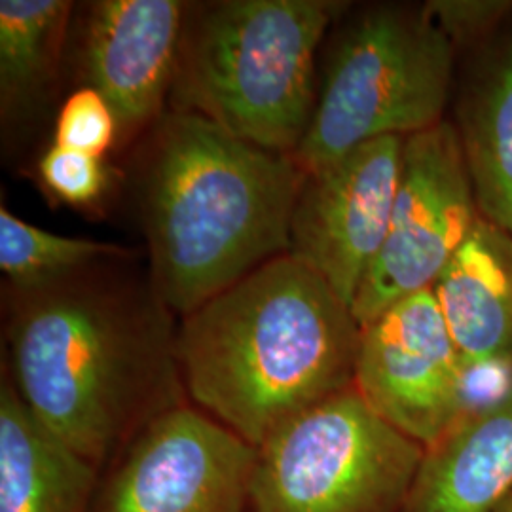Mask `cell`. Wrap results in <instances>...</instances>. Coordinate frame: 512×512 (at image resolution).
Listing matches in <instances>:
<instances>
[{
  "label": "cell",
  "mask_w": 512,
  "mask_h": 512,
  "mask_svg": "<svg viewBox=\"0 0 512 512\" xmlns=\"http://www.w3.org/2000/svg\"><path fill=\"white\" fill-rule=\"evenodd\" d=\"M97 266L19 294L4 372L38 420L103 473L147 425L190 401L177 315L150 281L110 279Z\"/></svg>",
  "instance_id": "cell-1"
},
{
  "label": "cell",
  "mask_w": 512,
  "mask_h": 512,
  "mask_svg": "<svg viewBox=\"0 0 512 512\" xmlns=\"http://www.w3.org/2000/svg\"><path fill=\"white\" fill-rule=\"evenodd\" d=\"M359 342L348 304L287 253L183 317L177 353L190 404L260 448L353 387Z\"/></svg>",
  "instance_id": "cell-2"
},
{
  "label": "cell",
  "mask_w": 512,
  "mask_h": 512,
  "mask_svg": "<svg viewBox=\"0 0 512 512\" xmlns=\"http://www.w3.org/2000/svg\"><path fill=\"white\" fill-rule=\"evenodd\" d=\"M306 173L190 112L165 116L148 148L141 211L150 283L177 317L291 247Z\"/></svg>",
  "instance_id": "cell-3"
},
{
  "label": "cell",
  "mask_w": 512,
  "mask_h": 512,
  "mask_svg": "<svg viewBox=\"0 0 512 512\" xmlns=\"http://www.w3.org/2000/svg\"><path fill=\"white\" fill-rule=\"evenodd\" d=\"M338 10L329 0H222L198 8L184 27L173 109L293 156L317 103L315 55Z\"/></svg>",
  "instance_id": "cell-4"
},
{
  "label": "cell",
  "mask_w": 512,
  "mask_h": 512,
  "mask_svg": "<svg viewBox=\"0 0 512 512\" xmlns=\"http://www.w3.org/2000/svg\"><path fill=\"white\" fill-rule=\"evenodd\" d=\"M452 69L454 42L425 8L368 12L330 59L294 162L311 173L368 141L439 126Z\"/></svg>",
  "instance_id": "cell-5"
},
{
  "label": "cell",
  "mask_w": 512,
  "mask_h": 512,
  "mask_svg": "<svg viewBox=\"0 0 512 512\" xmlns=\"http://www.w3.org/2000/svg\"><path fill=\"white\" fill-rule=\"evenodd\" d=\"M256 452L251 512H403L425 448L349 387Z\"/></svg>",
  "instance_id": "cell-6"
},
{
  "label": "cell",
  "mask_w": 512,
  "mask_h": 512,
  "mask_svg": "<svg viewBox=\"0 0 512 512\" xmlns=\"http://www.w3.org/2000/svg\"><path fill=\"white\" fill-rule=\"evenodd\" d=\"M478 217L458 129L444 120L406 137L389 230L351 306L359 325L431 289Z\"/></svg>",
  "instance_id": "cell-7"
},
{
  "label": "cell",
  "mask_w": 512,
  "mask_h": 512,
  "mask_svg": "<svg viewBox=\"0 0 512 512\" xmlns=\"http://www.w3.org/2000/svg\"><path fill=\"white\" fill-rule=\"evenodd\" d=\"M256 454L183 404L147 425L101 473L90 512H251Z\"/></svg>",
  "instance_id": "cell-8"
},
{
  "label": "cell",
  "mask_w": 512,
  "mask_h": 512,
  "mask_svg": "<svg viewBox=\"0 0 512 512\" xmlns=\"http://www.w3.org/2000/svg\"><path fill=\"white\" fill-rule=\"evenodd\" d=\"M403 148L397 135L353 148L306 173L294 205L289 255L321 275L349 308L384 245Z\"/></svg>",
  "instance_id": "cell-9"
},
{
  "label": "cell",
  "mask_w": 512,
  "mask_h": 512,
  "mask_svg": "<svg viewBox=\"0 0 512 512\" xmlns=\"http://www.w3.org/2000/svg\"><path fill=\"white\" fill-rule=\"evenodd\" d=\"M459 378L458 349L433 287L361 327L353 387L378 416L423 448L458 421Z\"/></svg>",
  "instance_id": "cell-10"
},
{
  "label": "cell",
  "mask_w": 512,
  "mask_h": 512,
  "mask_svg": "<svg viewBox=\"0 0 512 512\" xmlns=\"http://www.w3.org/2000/svg\"><path fill=\"white\" fill-rule=\"evenodd\" d=\"M179 0L93 2L82 40L88 86L101 93L129 137L162 112L171 95L188 19Z\"/></svg>",
  "instance_id": "cell-11"
},
{
  "label": "cell",
  "mask_w": 512,
  "mask_h": 512,
  "mask_svg": "<svg viewBox=\"0 0 512 512\" xmlns=\"http://www.w3.org/2000/svg\"><path fill=\"white\" fill-rule=\"evenodd\" d=\"M461 366L512 359V236L478 217L433 285Z\"/></svg>",
  "instance_id": "cell-12"
},
{
  "label": "cell",
  "mask_w": 512,
  "mask_h": 512,
  "mask_svg": "<svg viewBox=\"0 0 512 512\" xmlns=\"http://www.w3.org/2000/svg\"><path fill=\"white\" fill-rule=\"evenodd\" d=\"M512 490V393L425 448L403 512H494Z\"/></svg>",
  "instance_id": "cell-13"
},
{
  "label": "cell",
  "mask_w": 512,
  "mask_h": 512,
  "mask_svg": "<svg viewBox=\"0 0 512 512\" xmlns=\"http://www.w3.org/2000/svg\"><path fill=\"white\" fill-rule=\"evenodd\" d=\"M101 473L0 384V512H90Z\"/></svg>",
  "instance_id": "cell-14"
},
{
  "label": "cell",
  "mask_w": 512,
  "mask_h": 512,
  "mask_svg": "<svg viewBox=\"0 0 512 512\" xmlns=\"http://www.w3.org/2000/svg\"><path fill=\"white\" fill-rule=\"evenodd\" d=\"M459 137L480 217L512 236V44L469 101Z\"/></svg>",
  "instance_id": "cell-15"
},
{
  "label": "cell",
  "mask_w": 512,
  "mask_h": 512,
  "mask_svg": "<svg viewBox=\"0 0 512 512\" xmlns=\"http://www.w3.org/2000/svg\"><path fill=\"white\" fill-rule=\"evenodd\" d=\"M73 4L65 0L0 2L2 110L33 105L54 80Z\"/></svg>",
  "instance_id": "cell-16"
},
{
  "label": "cell",
  "mask_w": 512,
  "mask_h": 512,
  "mask_svg": "<svg viewBox=\"0 0 512 512\" xmlns=\"http://www.w3.org/2000/svg\"><path fill=\"white\" fill-rule=\"evenodd\" d=\"M128 256V249L116 243L52 234L19 219L6 205L0 207V270L19 294Z\"/></svg>",
  "instance_id": "cell-17"
},
{
  "label": "cell",
  "mask_w": 512,
  "mask_h": 512,
  "mask_svg": "<svg viewBox=\"0 0 512 512\" xmlns=\"http://www.w3.org/2000/svg\"><path fill=\"white\" fill-rule=\"evenodd\" d=\"M118 137L120 129L114 110L92 86L71 93L61 105L55 120L57 147L103 158Z\"/></svg>",
  "instance_id": "cell-18"
},
{
  "label": "cell",
  "mask_w": 512,
  "mask_h": 512,
  "mask_svg": "<svg viewBox=\"0 0 512 512\" xmlns=\"http://www.w3.org/2000/svg\"><path fill=\"white\" fill-rule=\"evenodd\" d=\"M38 175L57 200L74 207L99 202L109 186V169L103 158L57 145L40 158Z\"/></svg>",
  "instance_id": "cell-19"
},
{
  "label": "cell",
  "mask_w": 512,
  "mask_h": 512,
  "mask_svg": "<svg viewBox=\"0 0 512 512\" xmlns=\"http://www.w3.org/2000/svg\"><path fill=\"white\" fill-rule=\"evenodd\" d=\"M511 393L512 359L461 366L458 420L492 408Z\"/></svg>",
  "instance_id": "cell-20"
},
{
  "label": "cell",
  "mask_w": 512,
  "mask_h": 512,
  "mask_svg": "<svg viewBox=\"0 0 512 512\" xmlns=\"http://www.w3.org/2000/svg\"><path fill=\"white\" fill-rule=\"evenodd\" d=\"M509 2H431L425 10L452 42L471 38L497 23Z\"/></svg>",
  "instance_id": "cell-21"
},
{
  "label": "cell",
  "mask_w": 512,
  "mask_h": 512,
  "mask_svg": "<svg viewBox=\"0 0 512 512\" xmlns=\"http://www.w3.org/2000/svg\"><path fill=\"white\" fill-rule=\"evenodd\" d=\"M494 512H512V490L511 494L501 501V505Z\"/></svg>",
  "instance_id": "cell-22"
}]
</instances>
